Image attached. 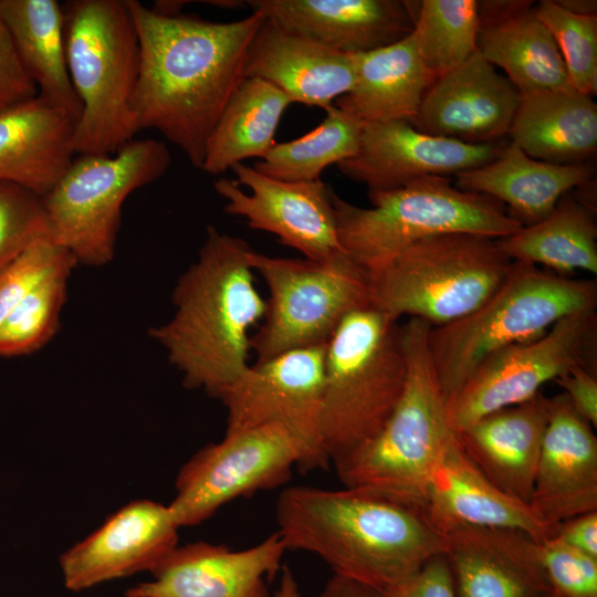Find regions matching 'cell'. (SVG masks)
<instances>
[{
  "mask_svg": "<svg viewBox=\"0 0 597 597\" xmlns=\"http://www.w3.org/2000/svg\"><path fill=\"white\" fill-rule=\"evenodd\" d=\"M140 66L132 101L137 133L155 129L201 169L207 140L243 80L260 12L231 22L164 14L127 0Z\"/></svg>",
  "mask_w": 597,
  "mask_h": 597,
  "instance_id": "cell-1",
  "label": "cell"
},
{
  "mask_svg": "<svg viewBox=\"0 0 597 597\" xmlns=\"http://www.w3.org/2000/svg\"><path fill=\"white\" fill-rule=\"evenodd\" d=\"M247 241L207 227L197 259L172 291L174 312L149 331L190 389L220 398L248 368L251 332L264 318Z\"/></svg>",
  "mask_w": 597,
  "mask_h": 597,
  "instance_id": "cell-2",
  "label": "cell"
},
{
  "mask_svg": "<svg viewBox=\"0 0 597 597\" xmlns=\"http://www.w3.org/2000/svg\"><path fill=\"white\" fill-rule=\"evenodd\" d=\"M275 517L286 549L316 555L333 574L383 593L443 554V534L419 511L343 488L286 486Z\"/></svg>",
  "mask_w": 597,
  "mask_h": 597,
  "instance_id": "cell-3",
  "label": "cell"
},
{
  "mask_svg": "<svg viewBox=\"0 0 597 597\" xmlns=\"http://www.w3.org/2000/svg\"><path fill=\"white\" fill-rule=\"evenodd\" d=\"M430 328L419 318L401 325L407 379L400 400L370 440L332 463L344 488L421 513L431 478L457 439L429 353Z\"/></svg>",
  "mask_w": 597,
  "mask_h": 597,
  "instance_id": "cell-4",
  "label": "cell"
},
{
  "mask_svg": "<svg viewBox=\"0 0 597 597\" xmlns=\"http://www.w3.org/2000/svg\"><path fill=\"white\" fill-rule=\"evenodd\" d=\"M62 12L67 70L82 104L74 154H114L137 134L132 101L140 50L127 0H70Z\"/></svg>",
  "mask_w": 597,
  "mask_h": 597,
  "instance_id": "cell-5",
  "label": "cell"
},
{
  "mask_svg": "<svg viewBox=\"0 0 597 597\" xmlns=\"http://www.w3.org/2000/svg\"><path fill=\"white\" fill-rule=\"evenodd\" d=\"M369 208L353 205L332 190L338 242L367 274L425 238L450 232L502 239L522 226L504 206L465 191L448 176H427L385 191H368Z\"/></svg>",
  "mask_w": 597,
  "mask_h": 597,
  "instance_id": "cell-6",
  "label": "cell"
},
{
  "mask_svg": "<svg viewBox=\"0 0 597 597\" xmlns=\"http://www.w3.org/2000/svg\"><path fill=\"white\" fill-rule=\"evenodd\" d=\"M407 359L398 320L349 313L325 346L321 434L331 463L370 440L400 400Z\"/></svg>",
  "mask_w": 597,
  "mask_h": 597,
  "instance_id": "cell-7",
  "label": "cell"
},
{
  "mask_svg": "<svg viewBox=\"0 0 597 597\" xmlns=\"http://www.w3.org/2000/svg\"><path fill=\"white\" fill-rule=\"evenodd\" d=\"M596 306V280L568 279L513 262L505 281L479 308L429 331V353L444 400L488 356L533 341L562 318Z\"/></svg>",
  "mask_w": 597,
  "mask_h": 597,
  "instance_id": "cell-8",
  "label": "cell"
},
{
  "mask_svg": "<svg viewBox=\"0 0 597 597\" xmlns=\"http://www.w3.org/2000/svg\"><path fill=\"white\" fill-rule=\"evenodd\" d=\"M512 264L496 239L467 232L431 235L368 273L369 305L398 321L406 315L442 326L479 308Z\"/></svg>",
  "mask_w": 597,
  "mask_h": 597,
  "instance_id": "cell-9",
  "label": "cell"
},
{
  "mask_svg": "<svg viewBox=\"0 0 597 597\" xmlns=\"http://www.w3.org/2000/svg\"><path fill=\"white\" fill-rule=\"evenodd\" d=\"M171 163L156 139H133L114 154L75 155L44 195L50 239L76 263L103 266L115 254L128 195L160 178Z\"/></svg>",
  "mask_w": 597,
  "mask_h": 597,
  "instance_id": "cell-10",
  "label": "cell"
},
{
  "mask_svg": "<svg viewBox=\"0 0 597 597\" xmlns=\"http://www.w3.org/2000/svg\"><path fill=\"white\" fill-rule=\"evenodd\" d=\"M269 297L251 337L256 360L325 345L352 312L369 305L368 274L345 252L327 261L251 254Z\"/></svg>",
  "mask_w": 597,
  "mask_h": 597,
  "instance_id": "cell-11",
  "label": "cell"
},
{
  "mask_svg": "<svg viewBox=\"0 0 597 597\" xmlns=\"http://www.w3.org/2000/svg\"><path fill=\"white\" fill-rule=\"evenodd\" d=\"M596 359V311L566 316L542 336L481 362L446 401L448 423L458 433L486 415L530 400L574 366L597 371Z\"/></svg>",
  "mask_w": 597,
  "mask_h": 597,
  "instance_id": "cell-12",
  "label": "cell"
},
{
  "mask_svg": "<svg viewBox=\"0 0 597 597\" xmlns=\"http://www.w3.org/2000/svg\"><path fill=\"white\" fill-rule=\"evenodd\" d=\"M325 345L297 348L256 360L224 390L226 433L266 426L283 427L300 451L303 471L331 462L321 434Z\"/></svg>",
  "mask_w": 597,
  "mask_h": 597,
  "instance_id": "cell-13",
  "label": "cell"
},
{
  "mask_svg": "<svg viewBox=\"0 0 597 597\" xmlns=\"http://www.w3.org/2000/svg\"><path fill=\"white\" fill-rule=\"evenodd\" d=\"M300 451L289 432L266 425L224 433L180 468L168 504L177 526H193L227 503L285 484L298 468Z\"/></svg>",
  "mask_w": 597,
  "mask_h": 597,
  "instance_id": "cell-14",
  "label": "cell"
},
{
  "mask_svg": "<svg viewBox=\"0 0 597 597\" xmlns=\"http://www.w3.org/2000/svg\"><path fill=\"white\" fill-rule=\"evenodd\" d=\"M231 169L237 180L219 178L213 182L227 213L244 218L251 229L275 235L308 260L327 261L344 252L337 238L332 189L321 179L282 181L243 163Z\"/></svg>",
  "mask_w": 597,
  "mask_h": 597,
  "instance_id": "cell-15",
  "label": "cell"
},
{
  "mask_svg": "<svg viewBox=\"0 0 597 597\" xmlns=\"http://www.w3.org/2000/svg\"><path fill=\"white\" fill-rule=\"evenodd\" d=\"M178 530L168 505L147 499L125 504L60 556L64 587L77 593L150 573L178 545Z\"/></svg>",
  "mask_w": 597,
  "mask_h": 597,
  "instance_id": "cell-16",
  "label": "cell"
},
{
  "mask_svg": "<svg viewBox=\"0 0 597 597\" xmlns=\"http://www.w3.org/2000/svg\"><path fill=\"white\" fill-rule=\"evenodd\" d=\"M286 546L277 532L243 549L203 541L177 545L150 579L126 597H270L269 583L282 568Z\"/></svg>",
  "mask_w": 597,
  "mask_h": 597,
  "instance_id": "cell-17",
  "label": "cell"
},
{
  "mask_svg": "<svg viewBox=\"0 0 597 597\" xmlns=\"http://www.w3.org/2000/svg\"><path fill=\"white\" fill-rule=\"evenodd\" d=\"M505 144L462 143L422 133L404 121L365 124L356 154L336 166L368 191H385L422 177L481 167L496 158Z\"/></svg>",
  "mask_w": 597,
  "mask_h": 597,
  "instance_id": "cell-18",
  "label": "cell"
},
{
  "mask_svg": "<svg viewBox=\"0 0 597 597\" xmlns=\"http://www.w3.org/2000/svg\"><path fill=\"white\" fill-rule=\"evenodd\" d=\"M520 101L510 80L476 51L432 82L411 125L462 143H498L509 136Z\"/></svg>",
  "mask_w": 597,
  "mask_h": 597,
  "instance_id": "cell-19",
  "label": "cell"
},
{
  "mask_svg": "<svg viewBox=\"0 0 597 597\" xmlns=\"http://www.w3.org/2000/svg\"><path fill=\"white\" fill-rule=\"evenodd\" d=\"M245 6L287 31L358 54L408 36L413 30L417 1L247 0Z\"/></svg>",
  "mask_w": 597,
  "mask_h": 597,
  "instance_id": "cell-20",
  "label": "cell"
},
{
  "mask_svg": "<svg viewBox=\"0 0 597 597\" xmlns=\"http://www.w3.org/2000/svg\"><path fill=\"white\" fill-rule=\"evenodd\" d=\"M528 504L554 528L567 519L597 511V438L564 392L549 397Z\"/></svg>",
  "mask_w": 597,
  "mask_h": 597,
  "instance_id": "cell-21",
  "label": "cell"
},
{
  "mask_svg": "<svg viewBox=\"0 0 597 597\" xmlns=\"http://www.w3.org/2000/svg\"><path fill=\"white\" fill-rule=\"evenodd\" d=\"M457 597H547L536 541L516 530L461 527L443 534Z\"/></svg>",
  "mask_w": 597,
  "mask_h": 597,
  "instance_id": "cell-22",
  "label": "cell"
},
{
  "mask_svg": "<svg viewBox=\"0 0 597 597\" xmlns=\"http://www.w3.org/2000/svg\"><path fill=\"white\" fill-rule=\"evenodd\" d=\"M243 75L269 82L292 103L326 111L354 86V55L265 19L248 49Z\"/></svg>",
  "mask_w": 597,
  "mask_h": 597,
  "instance_id": "cell-23",
  "label": "cell"
},
{
  "mask_svg": "<svg viewBox=\"0 0 597 597\" xmlns=\"http://www.w3.org/2000/svg\"><path fill=\"white\" fill-rule=\"evenodd\" d=\"M422 513L441 534L468 526L500 527L542 541L555 532L528 503L494 485L469 459L458 438L431 478Z\"/></svg>",
  "mask_w": 597,
  "mask_h": 597,
  "instance_id": "cell-24",
  "label": "cell"
},
{
  "mask_svg": "<svg viewBox=\"0 0 597 597\" xmlns=\"http://www.w3.org/2000/svg\"><path fill=\"white\" fill-rule=\"evenodd\" d=\"M476 3L478 52L502 69L521 95L574 90L557 45L532 1Z\"/></svg>",
  "mask_w": 597,
  "mask_h": 597,
  "instance_id": "cell-25",
  "label": "cell"
},
{
  "mask_svg": "<svg viewBox=\"0 0 597 597\" xmlns=\"http://www.w3.org/2000/svg\"><path fill=\"white\" fill-rule=\"evenodd\" d=\"M549 397L494 411L457 433L476 468L499 489L528 503L548 422Z\"/></svg>",
  "mask_w": 597,
  "mask_h": 597,
  "instance_id": "cell-26",
  "label": "cell"
},
{
  "mask_svg": "<svg viewBox=\"0 0 597 597\" xmlns=\"http://www.w3.org/2000/svg\"><path fill=\"white\" fill-rule=\"evenodd\" d=\"M593 163L552 164L534 159L510 142L489 164L455 174V186L488 196L503 206L522 227L534 224L561 198L593 179Z\"/></svg>",
  "mask_w": 597,
  "mask_h": 597,
  "instance_id": "cell-27",
  "label": "cell"
},
{
  "mask_svg": "<svg viewBox=\"0 0 597 597\" xmlns=\"http://www.w3.org/2000/svg\"><path fill=\"white\" fill-rule=\"evenodd\" d=\"M75 124L40 96L0 113V181L46 195L75 156Z\"/></svg>",
  "mask_w": 597,
  "mask_h": 597,
  "instance_id": "cell-28",
  "label": "cell"
},
{
  "mask_svg": "<svg viewBox=\"0 0 597 597\" xmlns=\"http://www.w3.org/2000/svg\"><path fill=\"white\" fill-rule=\"evenodd\" d=\"M354 55L355 83L334 106L359 124L412 123L434 81L418 53L412 32L375 51Z\"/></svg>",
  "mask_w": 597,
  "mask_h": 597,
  "instance_id": "cell-29",
  "label": "cell"
},
{
  "mask_svg": "<svg viewBox=\"0 0 597 597\" xmlns=\"http://www.w3.org/2000/svg\"><path fill=\"white\" fill-rule=\"evenodd\" d=\"M507 137L537 160L590 161L597 150V105L575 90L521 95Z\"/></svg>",
  "mask_w": 597,
  "mask_h": 597,
  "instance_id": "cell-30",
  "label": "cell"
},
{
  "mask_svg": "<svg viewBox=\"0 0 597 597\" xmlns=\"http://www.w3.org/2000/svg\"><path fill=\"white\" fill-rule=\"evenodd\" d=\"M0 20L38 96L77 123L82 104L67 70L62 4L55 0H0Z\"/></svg>",
  "mask_w": 597,
  "mask_h": 597,
  "instance_id": "cell-31",
  "label": "cell"
},
{
  "mask_svg": "<svg viewBox=\"0 0 597 597\" xmlns=\"http://www.w3.org/2000/svg\"><path fill=\"white\" fill-rule=\"evenodd\" d=\"M291 104L269 82L243 77L207 140L201 170L219 175L244 159H262L275 144V132Z\"/></svg>",
  "mask_w": 597,
  "mask_h": 597,
  "instance_id": "cell-32",
  "label": "cell"
},
{
  "mask_svg": "<svg viewBox=\"0 0 597 597\" xmlns=\"http://www.w3.org/2000/svg\"><path fill=\"white\" fill-rule=\"evenodd\" d=\"M496 242L512 262L541 264L564 273L584 270L597 274L596 210L572 191L544 219Z\"/></svg>",
  "mask_w": 597,
  "mask_h": 597,
  "instance_id": "cell-33",
  "label": "cell"
},
{
  "mask_svg": "<svg viewBox=\"0 0 597 597\" xmlns=\"http://www.w3.org/2000/svg\"><path fill=\"white\" fill-rule=\"evenodd\" d=\"M325 112L318 126L294 140L275 143L253 168L273 179L305 182L318 180L325 168L353 157L362 124L334 105Z\"/></svg>",
  "mask_w": 597,
  "mask_h": 597,
  "instance_id": "cell-34",
  "label": "cell"
},
{
  "mask_svg": "<svg viewBox=\"0 0 597 597\" xmlns=\"http://www.w3.org/2000/svg\"><path fill=\"white\" fill-rule=\"evenodd\" d=\"M475 0L417 1L412 35L433 78L455 69L478 51Z\"/></svg>",
  "mask_w": 597,
  "mask_h": 597,
  "instance_id": "cell-35",
  "label": "cell"
},
{
  "mask_svg": "<svg viewBox=\"0 0 597 597\" xmlns=\"http://www.w3.org/2000/svg\"><path fill=\"white\" fill-rule=\"evenodd\" d=\"M72 255L61 261L0 323V357L31 354L55 335L65 301Z\"/></svg>",
  "mask_w": 597,
  "mask_h": 597,
  "instance_id": "cell-36",
  "label": "cell"
},
{
  "mask_svg": "<svg viewBox=\"0 0 597 597\" xmlns=\"http://www.w3.org/2000/svg\"><path fill=\"white\" fill-rule=\"evenodd\" d=\"M563 59L572 87L593 97L597 92V15H577L553 0L534 4Z\"/></svg>",
  "mask_w": 597,
  "mask_h": 597,
  "instance_id": "cell-37",
  "label": "cell"
},
{
  "mask_svg": "<svg viewBox=\"0 0 597 597\" xmlns=\"http://www.w3.org/2000/svg\"><path fill=\"white\" fill-rule=\"evenodd\" d=\"M44 237L50 238L42 196L0 181V271Z\"/></svg>",
  "mask_w": 597,
  "mask_h": 597,
  "instance_id": "cell-38",
  "label": "cell"
},
{
  "mask_svg": "<svg viewBox=\"0 0 597 597\" xmlns=\"http://www.w3.org/2000/svg\"><path fill=\"white\" fill-rule=\"evenodd\" d=\"M536 548L553 597H597V558L555 536L536 541Z\"/></svg>",
  "mask_w": 597,
  "mask_h": 597,
  "instance_id": "cell-39",
  "label": "cell"
},
{
  "mask_svg": "<svg viewBox=\"0 0 597 597\" xmlns=\"http://www.w3.org/2000/svg\"><path fill=\"white\" fill-rule=\"evenodd\" d=\"M71 255L49 237L34 241L0 271V323L61 261Z\"/></svg>",
  "mask_w": 597,
  "mask_h": 597,
  "instance_id": "cell-40",
  "label": "cell"
},
{
  "mask_svg": "<svg viewBox=\"0 0 597 597\" xmlns=\"http://www.w3.org/2000/svg\"><path fill=\"white\" fill-rule=\"evenodd\" d=\"M38 96V87L25 71L12 39L0 20V113Z\"/></svg>",
  "mask_w": 597,
  "mask_h": 597,
  "instance_id": "cell-41",
  "label": "cell"
},
{
  "mask_svg": "<svg viewBox=\"0 0 597 597\" xmlns=\"http://www.w3.org/2000/svg\"><path fill=\"white\" fill-rule=\"evenodd\" d=\"M380 594L383 597H457L443 554L431 558L407 580Z\"/></svg>",
  "mask_w": 597,
  "mask_h": 597,
  "instance_id": "cell-42",
  "label": "cell"
},
{
  "mask_svg": "<svg viewBox=\"0 0 597 597\" xmlns=\"http://www.w3.org/2000/svg\"><path fill=\"white\" fill-rule=\"evenodd\" d=\"M575 410L594 428L597 426V371L574 366L554 380Z\"/></svg>",
  "mask_w": 597,
  "mask_h": 597,
  "instance_id": "cell-43",
  "label": "cell"
},
{
  "mask_svg": "<svg viewBox=\"0 0 597 597\" xmlns=\"http://www.w3.org/2000/svg\"><path fill=\"white\" fill-rule=\"evenodd\" d=\"M553 536L597 558V511L576 515L558 523Z\"/></svg>",
  "mask_w": 597,
  "mask_h": 597,
  "instance_id": "cell-44",
  "label": "cell"
},
{
  "mask_svg": "<svg viewBox=\"0 0 597 597\" xmlns=\"http://www.w3.org/2000/svg\"><path fill=\"white\" fill-rule=\"evenodd\" d=\"M317 597H383V595L366 585L333 574Z\"/></svg>",
  "mask_w": 597,
  "mask_h": 597,
  "instance_id": "cell-45",
  "label": "cell"
},
{
  "mask_svg": "<svg viewBox=\"0 0 597 597\" xmlns=\"http://www.w3.org/2000/svg\"><path fill=\"white\" fill-rule=\"evenodd\" d=\"M274 597H301L297 580L292 570L286 566L281 568V578Z\"/></svg>",
  "mask_w": 597,
  "mask_h": 597,
  "instance_id": "cell-46",
  "label": "cell"
},
{
  "mask_svg": "<svg viewBox=\"0 0 597 597\" xmlns=\"http://www.w3.org/2000/svg\"><path fill=\"white\" fill-rule=\"evenodd\" d=\"M556 4L577 15H597L596 0H555Z\"/></svg>",
  "mask_w": 597,
  "mask_h": 597,
  "instance_id": "cell-47",
  "label": "cell"
},
{
  "mask_svg": "<svg viewBox=\"0 0 597 597\" xmlns=\"http://www.w3.org/2000/svg\"><path fill=\"white\" fill-rule=\"evenodd\" d=\"M547 597H553L552 595H548Z\"/></svg>",
  "mask_w": 597,
  "mask_h": 597,
  "instance_id": "cell-48",
  "label": "cell"
}]
</instances>
